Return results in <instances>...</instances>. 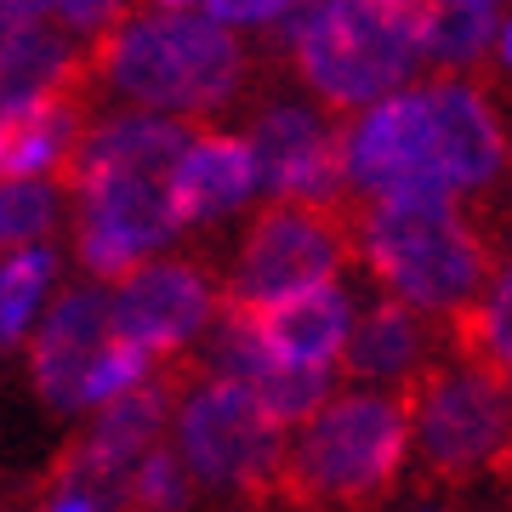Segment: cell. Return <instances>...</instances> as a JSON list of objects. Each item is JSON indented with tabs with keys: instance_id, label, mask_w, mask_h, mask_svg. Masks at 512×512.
<instances>
[{
	"instance_id": "obj_1",
	"label": "cell",
	"mask_w": 512,
	"mask_h": 512,
	"mask_svg": "<svg viewBox=\"0 0 512 512\" xmlns=\"http://www.w3.org/2000/svg\"><path fill=\"white\" fill-rule=\"evenodd\" d=\"M342 160L359 205L393 194L467 200L507 171V126L467 74H439L342 126Z\"/></svg>"
},
{
	"instance_id": "obj_2",
	"label": "cell",
	"mask_w": 512,
	"mask_h": 512,
	"mask_svg": "<svg viewBox=\"0 0 512 512\" xmlns=\"http://www.w3.org/2000/svg\"><path fill=\"white\" fill-rule=\"evenodd\" d=\"M251 80V57L228 23L205 12L137 6L114 35L92 46V92L120 97L137 114L200 120L228 109Z\"/></svg>"
},
{
	"instance_id": "obj_3",
	"label": "cell",
	"mask_w": 512,
	"mask_h": 512,
	"mask_svg": "<svg viewBox=\"0 0 512 512\" xmlns=\"http://www.w3.org/2000/svg\"><path fill=\"white\" fill-rule=\"evenodd\" d=\"M439 0H308L291 23V63L325 109L365 114L427 63Z\"/></svg>"
},
{
	"instance_id": "obj_4",
	"label": "cell",
	"mask_w": 512,
	"mask_h": 512,
	"mask_svg": "<svg viewBox=\"0 0 512 512\" xmlns=\"http://www.w3.org/2000/svg\"><path fill=\"white\" fill-rule=\"evenodd\" d=\"M359 256L382 279L393 302L416 313L473 308L484 285H495L490 234L461 211L456 194H393L359 205Z\"/></svg>"
},
{
	"instance_id": "obj_5",
	"label": "cell",
	"mask_w": 512,
	"mask_h": 512,
	"mask_svg": "<svg viewBox=\"0 0 512 512\" xmlns=\"http://www.w3.org/2000/svg\"><path fill=\"white\" fill-rule=\"evenodd\" d=\"M416 439L410 393H342L291 439L279 495L296 507H359L399 478Z\"/></svg>"
},
{
	"instance_id": "obj_6",
	"label": "cell",
	"mask_w": 512,
	"mask_h": 512,
	"mask_svg": "<svg viewBox=\"0 0 512 512\" xmlns=\"http://www.w3.org/2000/svg\"><path fill=\"white\" fill-rule=\"evenodd\" d=\"M359 200L348 205H308V200H268L239 239L228 296L234 308H279L308 291L336 285L342 262L359 256Z\"/></svg>"
},
{
	"instance_id": "obj_7",
	"label": "cell",
	"mask_w": 512,
	"mask_h": 512,
	"mask_svg": "<svg viewBox=\"0 0 512 512\" xmlns=\"http://www.w3.org/2000/svg\"><path fill=\"white\" fill-rule=\"evenodd\" d=\"M177 456L200 484L239 495H279L291 444H285V427L256 404L251 387L205 370L177 410Z\"/></svg>"
},
{
	"instance_id": "obj_8",
	"label": "cell",
	"mask_w": 512,
	"mask_h": 512,
	"mask_svg": "<svg viewBox=\"0 0 512 512\" xmlns=\"http://www.w3.org/2000/svg\"><path fill=\"white\" fill-rule=\"evenodd\" d=\"M416 410V450L439 478L512 467V382L478 365H427L404 387Z\"/></svg>"
},
{
	"instance_id": "obj_9",
	"label": "cell",
	"mask_w": 512,
	"mask_h": 512,
	"mask_svg": "<svg viewBox=\"0 0 512 512\" xmlns=\"http://www.w3.org/2000/svg\"><path fill=\"white\" fill-rule=\"evenodd\" d=\"M69 194L80 200L74 245L92 279L126 285L183 228L171 200V171H74Z\"/></svg>"
},
{
	"instance_id": "obj_10",
	"label": "cell",
	"mask_w": 512,
	"mask_h": 512,
	"mask_svg": "<svg viewBox=\"0 0 512 512\" xmlns=\"http://www.w3.org/2000/svg\"><path fill=\"white\" fill-rule=\"evenodd\" d=\"M251 148L262 165V188L274 200L308 205H348V160H342V131L308 103H274L256 114Z\"/></svg>"
},
{
	"instance_id": "obj_11",
	"label": "cell",
	"mask_w": 512,
	"mask_h": 512,
	"mask_svg": "<svg viewBox=\"0 0 512 512\" xmlns=\"http://www.w3.org/2000/svg\"><path fill=\"white\" fill-rule=\"evenodd\" d=\"M217 285L200 262H148L114 291V330L148 359H171L217 319Z\"/></svg>"
},
{
	"instance_id": "obj_12",
	"label": "cell",
	"mask_w": 512,
	"mask_h": 512,
	"mask_svg": "<svg viewBox=\"0 0 512 512\" xmlns=\"http://www.w3.org/2000/svg\"><path fill=\"white\" fill-rule=\"evenodd\" d=\"M120 342L114 330V296H103L97 285H74L52 302V313L40 319L35 342H29V370H35L40 399L52 410H80L92 370L109 359V348Z\"/></svg>"
},
{
	"instance_id": "obj_13",
	"label": "cell",
	"mask_w": 512,
	"mask_h": 512,
	"mask_svg": "<svg viewBox=\"0 0 512 512\" xmlns=\"http://www.w3.org/2000/svg\"><path fill=\"white\" fill-rule=\"evenodd\" d=\"M92 103H97L92 80H80V86L0 109V183H40V177L63 183L86 131L97 126Z\"/></svg>"
},
{
	"instance_id": "obj_14",
	"label": "cell",
	"mask_w": 512,
	"mask_h": 512,
	"mask_svg": "<svg viewBox=\"0 0 512 512\" xmlns=\"http://www.w3.org/2000/svg\"><path fill=\"white\" fill-rule=\"evenodd\" d=\"M262 188V165H256L251 137L234 131H200L188 154L171 171V200H177V222L200 228V222H222L228 211L251 200Z\"/></svg>"
},
{
	"instance_id": "obj_15",
	"label": "cell",
	"mask_w": 512,
	"mask_h": 512,
	"mask_svg": "<svg viewBox=\"0 0 512 512\" xmlns=\"http://www.w3.org/2000/svg\"><path fill=\"white\" fill-rule=\"evenodd\" d=\"M234 308V302H228ZM245 319L256 325V336L285 359V365H302V370H330L342 365L348 353V336H353V296L342 285H325V291H308L296 302H279V308H239Z\"/></svg>"
},
{
	"instance_id": "obj_16",
	"label": "cell",
	"mask_w": 512,
	"mask_h": 512,
	"mask_svg": "<svg viewBox=\"0 0 512 512\" xmlns=\"http://www.w3.org/2000/svg\"><path fill=\"white\" fill-rule=\"evenodd\" d=\"M342 370L353 382H399L410 387L427 370V330H421V313L382 296L376 308L353 325L348 353H342Z\"/></svg>"
},
{
	"instance_id": "obj_17",
	"label": "cell",
	"mask_w": 512,
	"mask_h": 512,
	"mask_svg": "<svg viewBox=\"0 0 512 512\" xmlns=\"http://www.w3.org/2000/svg\"><path fill=\"white\" fill-rule=\"evenodd\" d=\"M450 342H456L461 365H478L501 382H512V262L495 274V285L473 308H461L450 319Z\"/></svg>"
},
{
	"instance_id": "obj_18",
	"label": "cell",
	"mask_w": 512,
	"mask_h": 512,
	"mask_svg": "<svg viewBox=\"0 0 512 512\" xmlns=\"http://www.w3.org/2000/svg\"><path fill=\"white\" fill-rule=\"evenodd\" d=\"M57 279V251L52 245H29V251L0 256V353L18 348L23 330L35 325L40 302Z\"/></svg>"
},
{
	"instance_id": "obj_19",
	"label": "cell",
	"mask_w": 512,
	"mask_h": 512,
	"mask_svg": "<svg viewBox=\"0 0 512 512\" xmlns=\"http://www.w3.org/2000/svg\"><path fill=\"white\" fill-rule=\"evenodd\" d=\"M495 12L501 6H490V0H439V18L427 35V63H439L444 74H467L490 52Z\"/></svg>"
},
{
	"instance_id": "obj_20",
	"label": "cell",
	"mask_w": 512,
	"mask_h": 512,
	"mask_svg": "<svg viewBox=\"0 0 512 512\" xmlns=\"http://www.w3.org/2000/svg\"><path fill=\"white\" fill-rule=\"evenodd\" d=\"M63 183H0V256L46 245L63 211Z\"/></svg>"
},
{
	"instance_id": "obj_21",
	"label": "cell",
	"mask_w": 512,
	"mask_h": 512,
	"mask_svg": "<svg viewBox=\"0 0 512 512\" xmlns=\"http://www.w3.org/2000/svg\"><path fill=\"white\" fill-rule=\"evenodd\" d=\"M126 512H183L188 507V467L177 450H154L120 490Z\"/></svg>"
},
{
	"instance_id": "obj_22",
	"label": "cell",
	"mask_w": 512,
	"mask_h": 512,
	"mask_svg": "<svg viewBox=\"0 0 512 512\" xmlns=\"http://www.w3.org/2000/svg\"><path fill=\"white\" fill-rule=\"evenodd\" d=\"M46 12H52L57 29H69L74 40L97 46V40L114 35V29L137 12V0H46Z\"/></svg>"
},
{
	"instance_id": "obj_23",
	"label": "cell",
	"mask_w": 512,
	"mask_h": 512,
	"mask_svg": "<svg viewBox=\"0 0 512 512\" xmlns=\"http://www.w3.org/2000/svg\"><path fill=\"white\" fill-rule=\"evenodd\" d=\"M296 0H205V18L217 23H274Z\"/></svg>"
},
{
	"instance_id": "obj_24",
	"label": "cell",
	"mask_w": 512,
	"mask_h": 512,
	"mask_svg": "<svg viewBox=\"0 0 512 512\" xmlns=\"http://www.w3.org/2000/svg\"><path fill=\"white\" fill-rule=\"evenodd\" d=\"M40 512H103V495L80 490V484H52V495H46Z\"/></svg>"
},
{
	"instance_id": "obj_25",
	"label": "cell",
	"mask_w": 512,
	"mask_h": 512,
	"mask_svg": "<svg viewBox=\"0 0 512 512\" xmlns=\"http://www.w3.org/2000/svg\"><path fill=\"white\" fill-rule=\"evenodd\" d=\"M148 12H205V0H137Z\"/></svg>"
},
{
	"instance_id": "obj_26",
	"label": "cell",
	"mask_w": 512,
	"mask_h": 512,
	"mask_svg": "<svg viewBox=\"0 0 512 512\" xmlns=\"http://www.w3.org/2000/svg\"><path fill=\"white\" fill-rule=\"evenodd\" d=\"M501 46H507V63H512V23H507V35H501Z\"/></svg>"
},
{
	"instance_id": "obj_27",
	"label": "cell",
	"mask_w": 512,
	"mask_h": 512,
	"mask_svg": "<svg viewBox=\"0 0 512 512\" xmlns=\"http://www.w3.org/2000/svg\"><path fill=\"white\" fill-rule=\"evenodd\" d=\"M490 6H507V0H490Z\"/></svg>"
}]
</instances>
